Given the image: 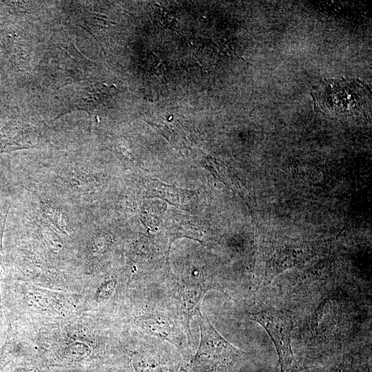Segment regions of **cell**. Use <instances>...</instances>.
<instances>
[{"instance_id":"1","label":"cell","mask_w":372,"mask_h":372,"mask_svg":"<svg viewBox=\"0 0 372 372\" xmlns=\"http://www.w3.org/2000/svg\"><path fill=\"white\" fill-rule=\"evenodd\" d=\"M251 318L261 324L271 338L280 365V372H298L306 368L296 360L291 349L290 318L285 313L266 307L249 313Z\"/></svg>"},{"instance_id":"2","label":"cell","mask_w":372,"mask_h":372,"mask_svg":"<svg viewBox=\"0 0 372 372\" xmlns=\"http://www.w3.org/2000/svg\"><path fill=\"white\" fill-rule=\"evenodd\" d=\"M363 87L354 81H329L316 90V108L325 112H351L363 108Z\"/></svg>"},{"instance_id":"3","label":"cell","mask_w":372,"mask_h":372,"mask_svg":"<svg viewBox=\"0 0 372 372\" xmlns=\"http://www.w3.org/2000/svg\"><path fill=\"white\" fill-rule=\"evenodd\" d=\"M195 315L198 317L200 331V344L194 358L196 364L222 365L240 354V351L218 333L207 316L202 313L200 308Z\"/></svg>"},{"instance_id":"4","label":"cell","mask_w":372,"mask_h":372,"mask_svg":"<svg viewBox=\"0 0 372 372\" xmlns=\"http://www.w3.org/2000/svg\"><path fill=\"white\" fill-rule=\"evenodd\" d=\"M19 351L12 333L8 331L5 343L0 348V372H9Z\"/></svg>"},{"instance_id":"5","label":"cell","mask_w":372,"mask_h":372,"mask_svg":"<svg viewBox=\"0 0 372 372\" xmlns=\"http://www.w3.org/2000/svg\"><path fill=\"white\" fill-rule=\"evenodd\" d=\"M5 233V227L3 225L0 224V332L3 331L4 327V315L2 305L1 298V282L4 277L6 268V259L5 252L3 249V238Z\"/></svg>"},{"instance_id":"6","label":"cell","mask_w":372,"mask_h":372,"mask_svg":"<svg viewBox=\"0 0 372 372\" xmlns=\"http://www.w3.org/2000/svg\"><path fill=\"white\" fill-rule=\"evenodd\" d=\"M145 327L147 330L153 334L158 335L159 336L169 340L170 327L164 321H160L159 319L153 318H146Z\"/></svg>"},{"instance_id":"7","label":"cell","mask_w":372,"mask_h":372,"mask_svg":"<svg viewBox=\"0 0 372 372\" xmlns=\"http://www.w3.org/2000/svg\"><path fill=\"white\" fill-rule=\"evenodd\" d=\"M359 363L355 358L347 355L333 372H359Z\"/></svg>"},{"instance_id":"8","label":"cell","mask_w":372,"mask_h":372,"mask_svg":"<svg viewBox=\"0 0 372 372\" xmlns=\"http://www.w3.org/2000/svg\"><path fill=\"white\" fill-rule=\"evenodd\" d=\"M1 169V168H0V194L1 192H3V190L5 189V186L6 185V178L4 173Z\"/></svg>"},{"instance_id":"9","label":"cell","mask_w":372,"mask_h":372,"mask_svg":"<svg viewBox=\"0 0 372 372\" xmlns=\"http://www.w3.org/2000/svg\"><path fill=\"white\" fill-rule=\"evenodd\" d=\"M366 372H368V371H366Z\"/></svg>"}]
</instances>
